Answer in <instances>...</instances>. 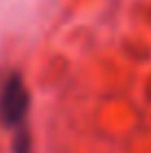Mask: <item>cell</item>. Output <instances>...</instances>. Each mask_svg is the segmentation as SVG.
Masks as SVG:
<instances>
[{
    "mask_svg": "<svg viewBox=\"0 0 151 153\" xmlns=\"http://www.w3.org/2000/svg\"><path fill=\"white\" fill-rule=\"evenodd\" d=\"M29 111V91L18 73H9L0 89V122L16 129L25 122Z\"/></svg>",
    "mask_w": 151,
    "mask_h": 153,
    "instance_id": "1",
    "label": "cell"
},
{
    "mask_svg": "<svg viewBox=\"0 0 151 153\" xmlns=\"http://www.w3.org/2000/svg\"><path fill=\"white\" fill-rule=\"evenodd\" d=\"M13 153H33L31 151V138H29V131L20 129L18 133H16V140H13Z\"/></svg>",
    "mask_w": 151,
    "mask_h": 153,
    "instance_id": "2",
    "label": "cell"
}]
</instances>
